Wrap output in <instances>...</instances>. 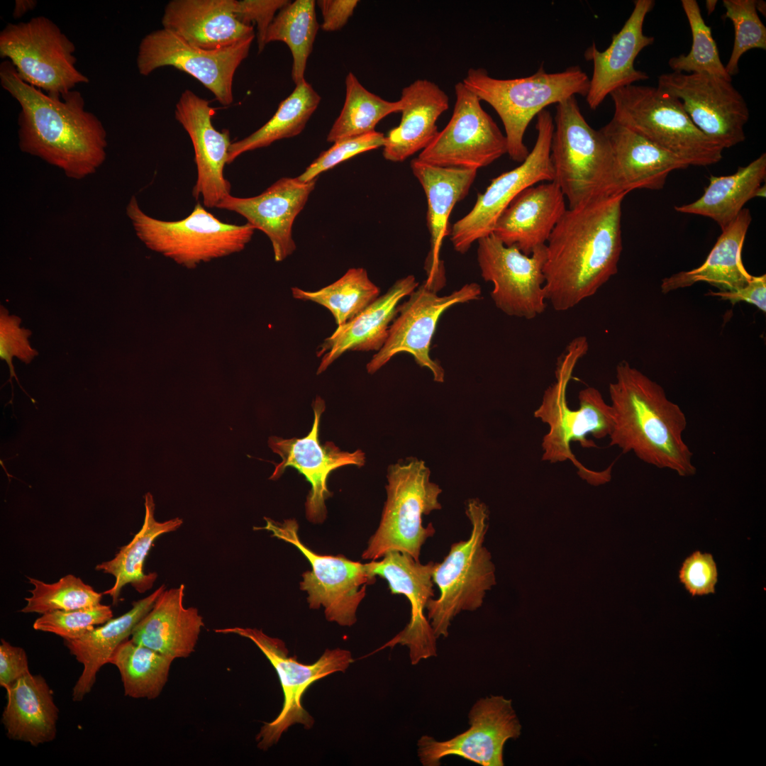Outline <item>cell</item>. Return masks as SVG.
I'll return each instance as SVG.
<instances>
[{
	"instance_id": "obj_18",
	"label": "cell",
	"mask_w": 766,
	"mask_h": 766,
	"mask_svg": "<svg viewBox=\"0 0 766 766\" xmlns=\"http://www.w3.org/2000/svg\"><path fill=\"white\" fill-rule=\"evenodd\" d=\"M545 245L527 255L492 233L478 240L481 275L493 284L490 295L495 306L510 316L530 320L545 311Z\"/></svg>"
},
{
	"instance_id": "obj_45",
	"label": "cell",
	"mask_w": 766,
	"mask_h": 766,
	"mask_svg": "<svg viewBox=\"0 0 766 766\" xmlns=\"http://www.w3.org/2000/svg\"><path fill=\"white\" fill-rule=\"evenodd\" d=\"M756 0H723V18H729L734 27L731 55L725 66L732 77L739 72L740 57L751 49L766 50V28L755 8Z\"/></svg>"
},
{
	"instance_id": "obj_48",
	"label": "cell",
	"mask_w": 766,
	"mask_h": 766,
	"mask_svg": "<svg viewBox=\"0 0 766 766\" xmlns=\"http://www.w3.org/2000/svg\"><path fill=\"white\" fill-rule=\"evenodd\" d=\"M21 318L15 315H9L3 306L0 307V358L6 360L10 371L9 382L12 386L11 378L16 375L12 358L18 357L23 362L30 363L38 355L36 350L32 348L28 338L31 335L28 329L21 328ZM13 389V386H12Z\"/></svg>"
},
{
	"instance_id": "obj_8",
	"label": "cell",
	"mask_w": 766,
	"mask_h": 766,
	"mask_svg": "<svg viewBox=\"0 0 766 766\" xmlns=\"http://www.w3.org/2000/svg\"><path fill=\"white\" fill-rule=\"evenodd\" d=\"M465 513L472 526L469 538L453 543L444 560L435 563L433 573L440 596L430 599L426 609L437 638L448 635L450 622L459 613L479 608L486 592L496 583L490 553L483 546L487 507L472 499L466 502Z\"/></svg>"
},
{
	"instance_id": "obj_46",
	"label": "cell",
	"mask_w": 766,
	"mask_h": 766,
	"mask_svg": "<svg viewBox=\"0 0 766 766\" xmlns=\"http://www.w3.org/2000/svg\"><path fill=\"white\" fill-rule=\"evenodd\" d=\"M113 618L110 606H97L72 611H56L42 614L33 623L36 631L55 634L64 640L80 638Z\"/></svg>"
},
{
	"instance_id": "obj_36",
	"label": "cell",
	"mask_w": 766,
	"mask_h": 766,
	"mask_svg": "<svg viewBox=\"0 0 766 766\" xmlns=\"http://www.w3.org/2000/svg\"><path fill=\"white\" fill-rule=\"evenodd\" d=\"M144 499L145 511L141 528L127 545L120 548L113 558L95 567L96 570L114 577L113 587L103 592L111 597L113 605L118 604L121 590L128 584L139 593H144L152 587L157 574L144 572L146 557L158 537L177 530L183 523L179 517L157 521L155 518V504L152 495L148 492Z\"/></svg>"
},
{
	"instance_id": "obj_30",
	"label": "cell",
	"mask_w": 766,
	"mask_h": 766,
	"mask_svg": "<svg viewBox=\"0 0 766 766\" xmlns=\"http://www.w3.org/2000/svg\"><path fill=\"white\" fill-rule=\"evenodd\" d=\"M401 118L384 138L383 156L399 162L425 149L438 133L437 121L449 107V97L440 87L419 79L402 89Z\"/></svg>"
},
{
	"instance_id": "obj_34",
	"label": "cell",
	"mask_w": 766,
	"mask_h": 766,
	"mask_svg": "<svg viewBox=\"0 0 766 766\" xmlns=\"http://www.w3.org/2000/svg\"><path fill=\"white\" fill-rule=\"evenodd\" d=\"M411 168L421 183L428 202L426 218L431 250L426 270L427 273H431L443 263L439 259V252L444 238L451 233L449 223L451 211L467 195L477 170L435 166L418 158L411 160Z\"/></svg>"
},
{
	"instance_id": "obj_20",
	"label": "cell",
	"mask_w": 766,
	"mask_h": 766,
	"mask_svg": "<svg viewBox=\"0 0 766 766\" xmlns=\"http://www.w3.org/2000/svg\"><path fill=\"white\" fill-rule=\"evenodd\" d=\"M470 728L447 740L428 735L418 740V756L424 766H438L441 759L457 755L482 766H503V749L521 735V726L511 699L503 696L478 700L469 713Z\"/></svg>"
},
{
	"instance_id": "obj_29",
	"label": "cell",
	"mask_w": 766,
	"mask_h": 766,
	"mask_svg": "<svg viewBox=\"0 0 766 766\" xmlns=\"http://www.w3.org/2000/svg\"><path fill=\"white\" fill-rule=\"evenodd\" d=\"M184 591L183 584L164 590L135 626L131 639L174 659L189 657L204 623L196 608L184 606Z\"/></svg>"
},
{
	"instance_id": "obj_41",
	"label": "cell",
	"mask_w": 766,
	"mask_h": 766,
	"mask_svg": "<svg viewBox=\"0 0 766 766\" xmlns=\"http://www.w3.org/2000/svg\"><path fill=\"white\" fill-rule=\"evenodd\" d=\"M294 299L309 301L326 307L340 326L352 320L380 294L379 288L373 283L365 269H349L340 278L317 291L292 288Z\"/></svg>"
},
{
	"instance_id": "obj_15",
	"label": "cell",
	"mask_w": 766,
	"mask_h": 766,
	"mask_svg": "<svg viewBox=\"0 0 766 766\" xmlns=\"http://www.w3.org/2000/svg\"><path fill=\"white\" fill-rule=\"evenodd\" d=\"M537 138L528 155L518 167L493 179L479 194L472 209L456 221L450 240L455 250L465 254L472 243L492 233L495 223L512 200L525 189L540 182H553L550 145L554 119L546 109L537 116Z\"/></svg>"
},
{
	"instance_id": "obj_10",
	"label": "cell",
	"mask_w": 766,
	"mask_h": 766,
	"mask_svg": "<svg viewBox=\"0 0 766 766\" xmlns=\"http://www.w3.org/2000/svg\"><path fill=\"white\" fill-rule=\"evenodd\" d=\"M126 210L137 237L147 248L187 268L243 250L255 230L248 223H224L199 202L188 216L174 221L148 216L135 196Z\"/></svg>"
},
{
	"instance_id": "obj_32",
	"label": "cell",
	"mask_w": 766,
	"mask_h": 766,
	"mask_svg": "<svg viewBox=\"0 0 766 766\" xmlns=\"http://www.w3.org/2000/svg\"><path fill=\"white\" fill-rule=\"evenodd\" d=\"M5 689L1 721L7 737L34 747L54 740L59 709L44 677L30 673Z\"/></svg>"
},
{
	"instance_id": "obj_2",
	"label": "cell",
	"mask_w": 766,
	"mask_h": 766,
	"mask_svg": "<svg viewBox=\"0 0 766 766\" xmlns=\"http://www.w3.org/2000/svg\"><path fill=\"white\" fill-rule=\"evenodd\" d=\"M626 194L567 209L545 245L547 301L570 310L594 296L618 271L621 205Z\"/></svg>"
},
{
	"instance_id": "obj_4",
	"label": "cell",
	"mask_w": 766,
	"mask_h": 766,
	"mask_svg": "<svg viewBox=\"0 0 766 766\" xmlns=\"http://www.w3.org/2000/svg\"><path fill=\"white\" fill-rule=\"evenodd\" d=\"M585 336L572 340L557 359L555 380L545 391L534 416L549 426L542 441V460L551 463L570 460L579 475L589 483L601 484L611 479L612 466L594 472L584 467L572 454L570 444L577 442L584 448L596 447L589 435L601 439L609 437L614 426L610 404L600 392L588 387L579 392V406L572 410L567 401V389L578 362L587 353Z\"/></svg>"
},
{
	"instance_id": "obj_52",
	"label": "cell",
	"mask_w": 766,
	"mask_h": 766,
	"mask_svg": "<svg viewBox=\"0 0 766 766\" xmlns=\"http://www.w3.org/2000/svg\"><path fill=\"white\" fill-rule=\"evenodd\" d=\"M706 294L730 301L733 304L739 301H745L755 305L765 313L766 311V275L753 276L745 286L737 290L709 292Z\"/></svg>"
},
{
	"instance_id": "obj_28",
	"label": "cell",
	"mask_w": 766,
	"mask_h": 766,
	"mask_svg": "<svg viewBox=\"0 0 766 766\" xmlns=\"http://www.w3.org/2000/svg\"><path fill=\"white\" fill-rule=\"evenodd\" d=\"M418 285L413 275L400 278L355 318L338 326L317 351V356L321 358L317 374L348 351H379L388 338L399 302Z\"/></svg>"
},
{
	"instance_id": "obj_47",
	"label": "cell",
	"mask_w": 766,
	"mask_h": 766,
	"mask_svg": "<svg viewBox=\"0 0 766 766\" xmlns=\"http://www.w3.org/2000/svg\"><path fill=\"white\" fill-rule=\"evenodd\" d=\"M385 135L374 131L370 133L339 140L327 150L311 162L299 175L298 179L303 182H311L318 176L337 165L367 151L383 147Z\"/></svg>"
},
{
	"instance_id": "obj_26",
	"label": "cell",
	"mask_w": 766,
	"mask_h": 766,
	"mask_svg": "<svg viewBox=\"0 0 766 766\" xmlns=\"http://www.w3.org/2000/svg\"><path fill=\"white\" fill-rule=\"evenodd\" d=\"M567 209L555 182L529 187L518 194L497 218L492 234L506 246L531 255L546 245Z\"/></svg>"
},
{
	"instance_id": "obj_31",
	"label": "cell",
	"mask_w": 766,
	"mask_h": 766,
	"mask_svg": "<svg viewBox=\"0 0 766 766\" xmlns=\"http://www.w3.org/2000/svg\"><path fill=\"white\" fill-rule=\"evenodd\" d=\"M601 131L613 152L619 187L626 194L637 189H661L670 172L689 166L613 119Z\"/></svg>"
},
{
	"instance_id": "obj_12",
	"label": "cell",
	"mask_w": 766,
	"mask_h": 766,
	"mask_svg": "<svg viewBox=\"0 0 766 766\" xmlns=\"http://www.w3.org/2000/svg\"><path fill=\"white\" fill-rule=\"evenodd\" d=\"M445 283L442 264L433 273L427 274L426 279L409 295L407 301L399 305L384 345L366 365L369 374L377 372L394 355L406 353L413 356L418 366L428 368L435 382H444L443 368L429 354L438 320L455 304L478 300L482 294L480 286L472 282L448 295L439 296L438 292Z\"/></svg>"
},
{
	"instance_id": "obj_49",
	"label": "cell",
	"mask_w": 766,
	"mask_h": 766,
	"mask_svg": "<svg viewBox=\"0 0 766 766\" xmlns=\"http://www.w3.org/2000/svg\"><path fill=\"white\" fill-rule=\"evenodd\" d=\"M679 577L692 596L714 593L718 572L713 556L699 551L693 553L683 562Z\"/></svg>"
},
{
	"instance_id": "obj_44",
	"label": "cell",
	"mask_w": 766,
	"mask_h": 766,
	"mask_svg": "<svg viewBox=\"0 0 766 766\" xmlns=\"http://www.w3.org/2000/svg\"><path fill=\"white\" fill-rule=\"evenodd\" d=\"M682 6L688 20L692 36L689 52L671 57L669 67L676 72L706 73L731 81L722 63L711 29L702 17L696 0H682Z\"/></svg>"
},
{
	"instance_id": "obj_3",
	"label": "cell",
	"mask_w": 766,
	"mask_h": 766,
	"mask_svg": "<svg viewBox=\"0 0 766 766\" xmlns=\"http://www.w3.org/2000/svg\"><path fill=\"white\" fill-rule=\"evenodd\" d=\"M609 392L614 417L611 446L680 477L696 474L693 453L683 440L686 416L659 384L621 361Z\"/></svg>"
},
{
	"instance_id": "obj_21",
	"label": "cell",
	"mask_w": 766,
	"mask_h": 766,
	"mask_svg": "<svg viewBox=\"0 0 766 766\" xmlns=\"http://www.w3.org/2000/svg\"><path fill=\"white\" fill-rule=\"evenodd\" d=\"M435 565L433 562L421 564L410 555L395 550L387 553L379 560L365 564L370 577L386 579L391 593L404 595L411 604L409 623L381 649L396 644L406 645L412 665L437 655V638L424 615L428 601L434 596Z\"/></svg>"
},
{
	"instance_id": "obj_55",
	"label": "cell",
	"mask_w": 766,
	"mask_h": 766,
	"mask_svg": "<svg viewBox=\"0 0 766 766\" xmlns=\"http://www.w3.org/2000/svg\"><path fill=\"white\" fill-rule=\"evenodd\" d=\"M717 3H718V1H716V0H706V9L707 10L708 15L711 14L714 11V10L716 9V6L717 5Z\"/></svg>"
},
{
	"instance_id": "obj_9",
	"label": "cell",
	"mask_w": 766,
	"mask_h": 766,
	"mask_svg": "<svg viewBox=\"0 0 766 766\" xmlns=\"http://www.w3.org/2000/svg\"><path fill=\"white\" fill-rule=\"evenodd\" d=\"M430 475L424 461L416 457L389 466L387 501L363 559L376 560L395 550L419 561L422 545L435 533L431 523L423 526L422 516L442 508L438 501L442 489L430 480Z\"/></svg>"
},
{
	"instance_id": "obj_38",
	"label": "cell",
	"mask_w": 766,
	"mask_h": 766,
	"mask_svg": "<svg viewBox=\"0 0 766 766\" xmlns=\"http://www.w3.org/2000/svg\"><path fill=\"white\" fill-rule=\"evenodd\" d=\"M320 101V95L306 80L296 85L265 124L248 137L231 143L228 164L244 152L267 147L277 140L301 133Z\"/></svg>"
},
{
	"instance_id": "obj_51",
	"label": "cell",
	"mask_w": 766,
	"mask_h": 766,
	"mask_svg": "<svg viewBox=\"0 0 766 766\" xmlns=\"http://www.w3.org/2000/svg\"><path fill=\"white\" fill-rule=\"evenodd\" d=\"M30 674L25 650L1 638L0 643V686L6 689Z\"/></svg>"
},
{
	"instance_id": "obj_53",
	"label": "cell",
	"mask_w": 766,
	"mask_h": 766,
	"mask_svg": "<svg viewBox=\"0 0 766 766\" xmlns=\"http://www.w3.org/2000/svg\"><path fill=\"white\" fill-rule=\"evenodd\" d=\"M358 2L356 0L317 1L323 17L321 29L326 32L341 29L352 16Z\"/></svg>"
},
{
	"instance_id": "obj_27",
	"label": "cell",
	"mask_w": 766,
	"mask_h": 766,
	"mask_svg": "<svg viewBox=\"0 0 766 766\" xmlns=\"http://www.w3.org/2000/svg\"><path fill=\"white\" fill-rule=\"evenodd\" d=\"M235 0H172L162 18L163 28L194 47L216 50L255 38L252 26L239 21Z\"/></svg>"
},
{
	"instance_id": "obj_37",
	"label": "cell",
	"mask_w": 766,
	"mask_h": 766,
	"mask_svg": "<svg viewBox=\"0 0 766 766\" xmlns=\"http://www.w3.org/2000/svg\"><path fill=\"white\" fill-rule=\"evenodd\" d=\"M766 177V154L730 175L713 176L697 200L675 206L679 213L699 215L714 220L724 229L739 214L744 205L757 196Z\"/></svg>"
},
{
	"instance_id": "obj_56",
	"label": "cell",
	"mask_w": 766,
	"mask_h": 766,
	"mask_svg": "<svg viewBox=\"0 0 766 766\" xmlns=\"http://www.w3.org/2000/svg\"><path fill=\"white\" fill-rule=\"evenodd\" d=\"M755 8H756V10H757V12L759 11L761 13L764 14V16H765V13H766V4H765V2L764 1H761V0H757V1L756 0L755 1Z\"/></svg>"
},
{
	"instance_id": "obj_25",
	"label": "cell",
	"mask_w": 766,
	"mask_h": 766,
	"mask_svg": "<svg viewBox=\"0 0 766 766\" xmlns=\"http://www.w3.org/2000/svg\"><path fill=\"white\" fill-rule=\"evenodd\" d=\"M633 9L621 29L612 36L610 45L604 51L593 43L584 52L587 61L593 63V74L586 95L589 107L596 110L614 91L635 82L649 79L648 74L634 67V61L645 48L652 45L654 37L643 33V23L653 9V0H635Z\"/></svg>"
},
{
	"instance_id": "obj_35",
	"label": "cell",
	"mask_w": 766,
	"mask_h": 766,
	"mask_svg": "<svg viewBox=\"0 0 766 766\" xmlns=\"http://www.w3.org/2000/svg\"><path fill=\"white\" fill-rule=\"evenodd\" d=\"M749 209H743L724 229L704 262L698 267L665 277L661 291L670 292L690 287L699 282L709 283L720 291H734L745 286L753 277L745 268L742 249L751 223Z\"/></svg>"
},
{
	"instance_id": "obj_5",
	"label": "cell",
	"mask_w": 766,
	"mask_h": 766,
	"mask_svg": "<svg viewBox=\"0 0 766 766\" xmlns=\"http://www.w3.org/2000/svg\"><path fill=\"white\" fill-rule=\"evenodd\" d=\"M550 160L554 180L574 209L621 191L609 142L587 122L575 96L556 105Z\"/></svg>"
},
{
	"instance_id": "obj_50",
	"label": "cell",
	"mask_w": 766,
	"mask_h": 766,
	"mask_svg": "<svg viewBox=\"0 0 766 766\" xmlns=\"http://www.w3.org/2000/svg\"><path fill=\"white\" fill-rule=\"evenodd\" d=\"M289 1L287 0H242L235 1L234 13L237 19L248 26L257 25L258 50L265 46L267 31L278 11Z\"/></svg>"
},
{
	"instance_id": "obj_24",
	"label": "cell",
	"mask_w": 766,
	"mask_h": 766,
	"mask_svg": "<svg viewBox=\"0 0 766 766\" xmlns=\"http://www.w3.org/2000/svg\"><path fill=\"white\" fill-rule=\"evenodd\" d=\"M316 180L303 182L298 177H283L255 196L241 198L230 194L216 208L241 215L255 230L262 231L272 243L275 261L281 262L296 250L293 223L314 189Z\"/></svg>"
},
{
	"instance_id": "obj_11",
	"label": "cell",
	"mask_w": 766,
	"mask_h": 766,
	"mask_svg": "<svg viewBox=\"0 0 766 766\" xmlns=\"http://www.w3.org/2000/svg\"><path fill=\"white\" fill-rule=\"evenodd\" d=\"M75 50L59 26L42 16L9 23L0 33V57L12 63L21 80L53 96L89 82L75 65Z\"/></svg>"
},
{
	"instance_id": "obj_1",
	"label": "cell",
	"mask_w": 766,
	"mask_h": 766,
	"mask_svg": "<svg viewBox=\"0 0 766 766\" xmlns=\"http://www.w3.org/2000/svg\"><path fill=\"white\" fill-rule=\"evenodd\" d=\"M0 84L19 104L18 147L80 180L96 172L106 159L107 133L100 119L72 90L50 96L17 74L12 63L0 65Z\"/></svg>"
},
{
	"instance_id": "obj_39",
	"label": "cell",
	"mask_w": 766,
	"mask_h": 766,
	"mask_svg": "<svg viewBox=\"0 0 766 766\" xmlns=\"http://www.w3.org/2000/svg\"><path fill=\"white\" fill-rule=\"evenodd\" d=\"M174 660L127 639L118 645L109 663L118 670L126 696L154 699L162 692Z\"/></svg>"
},
{
	"instance_id": "obj_22",
	"label": "cell",
	"mask_w": 766,
	"mask_h": 766,
	"mask_svg": "<svg viewBox=\"0 0 766 766\" xmlns=\"http://www.w3.org/2000/svg\"><path fill=\"white\" fill-rule=\"evenodd\" d=\"M324 409L323 400L316 397L313 426L304 438L285 439L272 436L268 440L272 450L282 458L281 462L275 465L270 479H277L288 467L302 474L311 486L305 504L306 516L315 523L323 522L326 516L325 501L331 495L327 487L330 473L340 467L350 465L362 467L365 462V453L361 450L349 453L340 450L331 442L320 443L319 422Z\"/></svg>"
},
{
	"instance_id": "obj_14",
	"label": "cell",
	"mask_w": 766,
	"mask_h": 766,
	"mask_svg": "<svg viewBox=\"0 0 766 766\" xmlns=\"http://www.w3.org/2000/svg\"><path fill=\"white\" fill-rule=\"evenodd\" d=\"M266 526L255 530L265 529L273 537L296 547L309 560L311 570L305 572L300 582L301 590L308 594L309 607L324 608L328 621L343 626H351L356 621L357 609L366 594V585L373 583L365 564L350 560L345 557L316 553L299 539L298 524L294 519L277 522L265 518Z\"/></svg>"
},
{
	"instance_id": "obj_40",
	"label": "cell",
	"mask_w": 766,
	"mask_h": 766,
	"mask_svg": "<svg viewBox=\"0 0 766 766\" xmlns=\"http://www.w3.org/2000/svg\"><path fill=\"white\" fill-rule=\"evenodd\" d=\"M313 0L289 1L277 13L270 25L265 45L273 41L287 44L293 57L292 79L297 85L304 80L309 56L318 29Z\"/></svg>"
},
{
	"instance_id": "obj_6",
	"label": "cell",
	"mask_w": 766,
	"mask_h": 766,
	"mask_svg": "<svg viewBox=\"0 0 766 766\" xmlns=\"http://www.w3.org/2000/svg\"><path fill=\"white\" fill-rule=\"evenodd\" d=\"M589 79L579 66L553 73L541 66L532 75L513 79L494 78L483 68H471L462 83L496 111L504 127L507 154L521 163L529 154L523 138L533 118L550 105L586 96Z\"/></svg>"
},
{
	"instance_id": "obj_17",
	"label": "cell",
	"mask_w": 766,
	"mask_h": 766,
	"mask_svg": "<svg viewBox=\"0 0 766 766\" xmlns=\"http://www.w3.org/2000/svg\"><path fill=\"white\" fill-rule=\"evenodd\" d=\"M657 87L678 99L694 124L723 149L745 139L749 109L731 81L706 73L672 72L659 76Z\"/></svg>"
},
{
	"instance_id": "obj_23",
	"label": "cell",
	"mask_w": 766,
	"mask_h": 766,
	"mask_svg": "<svg viewBox=\"0 0 766 766\" xmlns=\"http://www.w3.org/2000/svg\"><path fill=\"white\" fill-rule=\"evenodd\" d=\"M215 109L209 101L189 89L180 96L175 108V118L192 140L197 177L192 194L202 198L204 207L216 208L231 194V183L224 177L231 143L228 130L217 131L211 118Z\"/></svg>"
},
{
	"instance_id": "obj_7",
	"label": "cell",
	"mask_w": 766,
	"mask_h": 766,
	"mask_svg": "<svg viewBox=\"0 0 766 766\" xmlns=\"http://www.w3.org/2000/svg\"><path fill=\"white\" fill-rule=\"evenodd\" d=\"M613 120L689 166L718 162L723 148L692 121L681 101L657 87L631 84L610 94Z\"/></svg>"
},
{
	"instance_id": "obj_33",
	"label": "cell",
	"mask_w": 766,
	"mask_h": 766,
	"mask_svg": "<svg viewBox=\"0 0 766 766\" xmlns=\"http://www.w3.org/2000/svg\"><path fill=\"white\" fill-rule=\"evenodd\" d=\"M165 584L148 596L132 603V608L121 616L111 618L79 638L64 640V644L75 659L83 665L82 672L72 689V700L81 701L89 694L99 670L124 640L131 636L137 623L152 609Z\"/></svg>"
},
{
	"instance_id": "obj_42",
	"label": "cell",
	"mask_w": 766,
	"mask_h": 766,
	"mask_svg": "<svg viewBox=\"0 0 766 766\" xmlns=\"http://www.w3.org/2000/svg\"><path fill=\"white\" fill-rule=\"evenodd\" d=\"M401 109L400 100L389 101L369 91L350 72L345 77L343 107L328 132L327 141L335 143L374 131L382 118Z\"/></svg>"
},
{
	"instance_id": "obj_54",
	"label": "cell",
	"mask_w": 766,
	"mask_h": 766,
	"mask_svg": "<svg viewBox=\"0 0 766 766\" xmlns=\"http://www.w3.org/2000/svg\"><path fill=\"white\" fill-rule=\"evenodd\" d=\"M36 5L37 1L34 0H16L13 11V18H21L29 11L34 9Z\"/></svg>"
},
{
	"instance_id": "obj_19",
	"label": "cell",
	"mask_w": 766,
	"mask_h": 766,
	"mask_svg": "<svg viewBox=\"0 0 766 766\" xmlns=\"http://www.w3.org/2000/svg\"><path fill=\"white\" fill-rule=\"evenodd\" d=\"M254 38L229 47L207 50L189 45L165 28L154 30L140 41L137 67L148 76L156 69L172 66L196 79L223 106L233 100V80L248 57Z\"/></svg>"
},
{
	"instance_id": "obj_16",
	"label": "cell",
	"mask_w": 766,
	"mask_h": 766,
	"mask_svg": "<svg viewBox=\"0 0 766 766\" xmlns=\"http://www.w3.org/2000/svg\"><path fill=\"white\" fill-rule=\"evenodd\" d=\"M455 93L450 121L417 158L435 166L477 170L507 153L506 138L462 82L455 85Z\"/></svg>"
},
{
	"instance_id": "obj_13",
	"label": "cell",
	"mask_w": 766,
	"mask_h": 766,
	"mask_svg": "<svg viewBox=\"0 0 766 766\" xmlns=\"http://www.w3.org/2000/svg\"><path fill=\"white\" fill-rule=\"evenodd\" d=\"M218 633H233L252 640L275 669L284 694V702L278 716L265 723L256 736L257 747L263 750L276 744L283 733L292 725L300 723L310 729L313 717L304 709L302 696L316 681L337 672H344L353 662L349 650L327 649L313 664L299 662L289 655L284 643L270 637L262 630L233 627L215 629Z\"/></svg>"
},
{
	"instance_id": "obj_43",
	"label": "cell",
	"mask_w": 766,
	"mask_h": 766,
	"mask_svg": "<svg viewBox=\"0 0 766 766\" xmlns=\"http://www.w3.org/2000/svg\"><path fill=\"white\" fill-rule=\"evenodd\" d=\"M33 588L26 597V606L21 612L44 614L56 611H72L89 608L101 604L103 593L73 574H69L54 583L28 577Z\"/></svg>"
}]
</instances>
